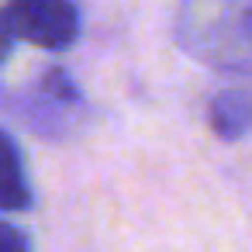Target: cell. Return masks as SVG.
<instances>
[{"label":"cell","mask_w":252,"mask_h":252,"mask_svg":"<svg viewBox=\"0 0 252 252\" xmlns=\"http://www.w3.org/2000/svg\"><path fill=\"white\" fill-rule=\"evenodd\" d=\"M35 204V190L28 183L25 156L18 142L0 128V211H28Z\"/></svg>","instance_id":"obj_4"},{"label":"cell","mask_w":252,"mask_h":252,"mask_svg":"<svg viewBox=\"0 0 252 252\" xmlns=\"http://www.w3.org/2000/svg\"><path fill=\"white\" fill-rule=\"evenodd\" d=\"M0 252H32L28 231L11 221H0Z\"/></svg>","instance_id":"obj_5"},{"label":"cell","mask_w":252,"mask_h":252,"mask_svg":"<svg viewBox=\"0 0 252 252\" xmlns=\"http://www.w3.org/2000/svg\"><path fill=\"white\" fill-rule=\"evenodd\" d=\"M4 18L14 38H25L45 52H63L80 35L76 0H7Z\"/></svg>","instance_id":"obj_2"},{"label":"cell","mask_w":252,"mask_h":252,"mask_svg":"<svg viewBox=\"0 0 252 252\" xmlns=\"http://www.w3.org/2000/svg\"><path fill=\"white\" fill-rule=\"evenodd\" d=\"M173 38L197 66L252 80V0H180Z\"/></svg>","instance_id":"obj_1"},{"label":"cell","mask_w":252,"mask_h":252,"mask_svg":"<svg viewBox=\"0 0 252 252\" xmlns=\"http://www.w3.org/2000/svg\"><path fill=\"white\" fill-rule=\"evenodd\" d=\"M207 125L221 142H238L252 131V90L228 87L211 97L207 104Z\"/></svg>","instance_id":"obj_3"},{"label":"cell","mask_w":252,"mask_h":252,"mask_svg":"<svg viewBox=\"0 0 252 252\" xmlns=\"http://www.w3.org/2000/svg\"><path fill=\"white\" fill-rule=\"evenodd\" d=\"M11 49H14V32H11V25H7V18L0 14V63H7V56H11Z\"/></svg>","instance_id":"obj_6"}]
</instances>
